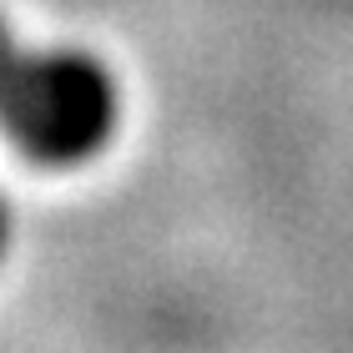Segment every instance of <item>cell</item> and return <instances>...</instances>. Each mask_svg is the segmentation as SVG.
I'll return each mask as SVG.
<instances>
[{"label": "cell", "mask_w": 353, "mask_h": 353, "mask_svg": "<svg viewBox=\"0 0 353 353\" xmlns=\"http://www.w3.org/2000/svg\"><path fill=\"white\" fill-rule=\"evenodd\" d=\"M6 137L30 162L76 167L111 141L121 121V91L101 56L81 46H21L0 76Z\"/></svg>", "instance_id": "1"}]
</instances>
